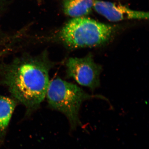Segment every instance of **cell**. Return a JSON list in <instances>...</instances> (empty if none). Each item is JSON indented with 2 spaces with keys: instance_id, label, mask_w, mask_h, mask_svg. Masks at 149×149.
I'll list each match as a JSON object with an SVG mask.
<instances>
[{
  "instance_id": "cell-1",
  "label": "cell",
  "mask_w": 149,
  "mask_h": 149,
  "mask_svg": "<svg viewBox=\"0 0 149 149\" xmlns=\"http://www.w3.org/2000/svg\"><path fill=\"white\" fill-rule=\"evenodd\" d=\"M51 66L44 55L21 56L2 66L0 76L14 99L32 112L45 98Z\"/></svg>"
},
{
  "instance_id": "cell-2",
  "label": "cell",
  "mask_w": 149,
  "mask_h": 149,
  "mask_svg": "<svg viewBox=\"0 0 149 149\" xmlns=\"http://www.w3.org/2000/svg\"><path fill=\"white\" fill-rule=\"evenodd\" d=\"M116 27L85 17L72 18L58 34L61 42L70 49L105 45L115 33Z\"/></svg>"
},
{
  "instance_id": "cell-3",
  "label": "cell",
  "mask_w": 149,
  "mask_h": 149,
  "mask_svg": "<svg viewBox=\"0 0 149 149\" xmlns=\"http://www.w3.org/2000/svg\"><path fill=\"white\" fill-rule=\"evenodd\" d=\"M46 97L51 108L66 116L73 129L81 124L79 113L83 102L94 98L105 99L102 96L90 95L77 85L60 78L50 81Z\"/></svg>"
},
{
  "instance_id": "cell-4",
  "label": "cell",
  "mask_w": 149,
  "mask_h": 149,
  "mask_svg": "<svg viewBox=\"0 0 149 149\" xmlns=\"http://www.w3.org/2000/svg\"><path fill=\"white\" fill-rule=\"evenodd\" d=\"M66 65L67 76L78 84L93 90L100 86L102 67L95 62L92 54L82 58H70Z\"/></svg>"
},
{
  "instance_id": "cell-5",
  "label": "cell",
  "mask_w": 149,
  "mask_h": 149,
  "mask_svg": "<svg viewBox=\"0 0 149 149\" xmlns=\"http://www.w3.org/2000/svg\"><path fill=\"white\" fill-rule=\"evenodd\" d=\"M93 9L99 14L111 22L128 19H147L149 13L134 10L126 6L107 1L94 0Z\"/></svg>"
},
{
  "instance_id": "cell-6",
  "label": "cell",
  "mask_w": 149,
  "mask_h": 149,
  "mask_svg": "<svg viewBox=\"0 0 149 149\" xmlns=\"http://www.w3.org/2000/svg\"><path fill=\"white\" fill-rule=\"evenodd\" d=\"M16 103L14 99L0 95V146L4 141Z\"/></svg>"
},
{
  "instance_id": "cell-7",
  "label": "cell",
  "mask_w": 149,
  "mask_h": 149,
  "mask_svg": "<svg viewBox=\"0 0 149 149\" xmlns=\"http://www.w3.org/2000/svg\"><path fill=\"white\" fill-rule=\"evenodd\" d=\"M94 0H63L64 13L72 18L85 17L91 13Z\"/></svg>"
}]
</instances>
